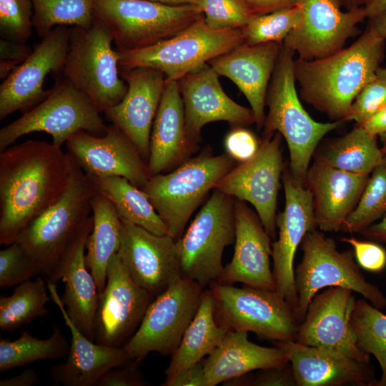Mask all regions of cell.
I'll list each match as a JSON object with an SVG mask.
<instances>
[{"mask_svg":"<svg viewBox=\"0 0 386 386\" xmlns=\"http://www.w3.org/2000/svg\"><path fill=\"white\" fill-rule=\"evenodd\" d=\"M236 162L227 153L214 156L207 148L168 173L149 177L142 190L168 234L175 240L183 234L192 213Z\"/></svg>","mask_w":386,"mask_h":386,"instance_id":"cell-5","label":"cell"},{"mask_svg":"<svg viewBox=\"0 0 386 386\" xmlns=\"http://www.w3.org/2000/svg\"><path fill=\"white\" fill-rule=\"evenodd\" d=\"M385 47L386 39L369 24L349 47L322 59H295L300 97L333 122H345L357 95L375 78Z\"/></svg>","mask_w":386,"mask_h":386,"instance_id":"cell-2","label":"cell"},{"mask_svg":"<svg viewBox=\"0 0 386 386\" xmlns=\"http://www.w3.org/2000/svg\"><path fill=\"white\" fill-rule=\"evenodd\" d=\"M279 132L260 140L254 157L236 165L216 185V189L251 204L272 239H276V211L284 170Z\"/></svg>","mask_w":386,"mask_h":386,"instance_id":"cell-14","label":"cell"},{"mask_svg":"<svg viewBox=\"0 0 386 386\" xmlns=\"http://www.w3.org/2000/svg\"><path fill=\"white\" fill-rule=\"evenodd\" d=\"M96 191L114 204L122 222L139 226L157 235L168 234L164 222L141 189L123 177H89Z\"/></svg>","mask_w":386,"mask_h":386,"instance_id":"cell-35","label":"cell"},{"mask_svg":"<svg viewBox=\"0 0 386 386\" xmlns=\"http://www.w3.org/2000/svg\"><path fill=\"white\" fill-rule=\"evenodd\" d=\"M378 222H374L360 234L374 242L386 243V213Z\"/></svg>","mask_w":386,"mask_h":386,"instance_id":"cell-55","label":"cell"},{"mask_svg":"<svg viewBox=\"0 0 386 386\" xmlns=\"http://www.w3.org/2000/svg\"><path fill=\"white\" fill-rule=\"evenodd\" d=\"M209 287L219 325L274 341H295L300 323L292 307L275 290L237 287L216 281Z\"/></svg>","mask_w":386,"mask_h":386,"instance_id":"cell-12","label":"cell"},{"mask_svg":"<svg viewBox=\"0 0 386 386\" xmlns=\"http://www.w3.org/2000/svg\"><path fill=\"white\" fill-rule=\"evenodd\" d=\"M204 289L197 282L180 277L157 296L123 347L130 359L142 360L152 352L172 356L197 313Z\"/></svg>","mask_w":386,"mask_h":386,"instance_id":"cell-13","label":"cell"},{"mask_svg":"<svg viewBox=\"0 0 386 386\" xmlns=\"http://www.w3.org/2000/svg\"><path fill=\"white\" fill-rule=\"evenodd\" d=\"M289 362L281 348L258 345L249 340L248 332L241 330L228 331L219 346L203 360L207 386Z\"/></svg>","mask_w":386,"mask_h":386,"instance_id":"cell-31","label":"cell"},{"mask_svg":"<svg viewBox=\"0 0 386 386\" xmlns=\"http://www.w3.org/2000/svg\"><path fill=\"white\" fill-rule=\"evenodd\" d=\"M112 43L109 28L98 18L89 27H70L62 74L100 113L118 104L128 89L120 75L119 52Z\"/></svg>","mask_w":386,"mask_h":386,"instance_id":"cell-6","label":"cell"},{"mask_svg":"<svg viewBox=\"0 0 386 386\" xmlns=\"http://www.w3.org/2000/svg\"><path fill=\"white\" fill-rule=\"evenodd\" d=\"M33 26L43 38L54 27L90 26L94 19V0H31Z\"/></svg>","mask_w":386,"mask_h":386,"instance_id":"cell-38","label":"cell"},{"mask_svg":"<svg viewBox=\"0 0 386 386\" xmlns=\"http://www.w3.org/2000/svg\"><path fill=\"white\" fill-rule=\"evenodd\" d=\"M142 360L130 359L126 363L107 371L96 386H144L147 385L139 363Z\"/></svg>","mask_w":386,"mask_h":386,"instance_id":"cell-48","label":"cell"},{"mask_svg":"<svg viewBox=\"0 0 386 386\" xmlns=\"http://www.w3.org/2000/svg\"><path fill=\"white\" fill-rule=\"evenodd\" d=\"M66 144L68 153L89 177H123L141 189L150 177L148 164L137 147L112 124L100 137L79 131Z\"/></svg>","mask_w":386,"mask_h":386,"instance_id":"cell-20","label":"cell"},{"mask_svg":"<svg viewBox=\"0 0 386 386\" xmlns=\"http://www.w3.org/2000/svg\"><path fill=\"white\" fill-rule=\"evenodd\" d=\"M69 30L64 25L54 27L29 56L4 79L0 85L1 120L17 110H30L49 94L51 89H44V79L50 73L63 74Z\"/></svg>","mask_w":386,"mask_h":386,"instance_id":"cell-19","label":"cell"},{"mask_svg":"<svg viewBox=\"0 0 386 386\" xmlns=\"http://www.w3.org/2000/svg\"><path fill=\"white\" fill-rule=\"evenodd\" d=\"M91 204L94 224L85 261L101 293L106 286L109 261L120 248L122 220L112 202L101 193L94 194Z\"/></svg>","mask_w":386,"mask_h":386,"instance_id":"cell-33","label":"cell"},{"mask_svg":"<svg viewBox=\"0 0 386 386\" xmlns=\"http://www.w3.org/2000/svg\"><path fill=\"white\" fill-rule=\"evenodd\" d=\"M94 224L91 215L84 227L68 247L49 280L64 283L61 300L77 328L94 341V322L99 300L96 281L88 269L84 249Z\"/></svg>","mask_w":386,"mask_h":386,"instance_id":"cell-28","label":"cell"},{"mask_svg":"<svg viewBox=\"0 0 386 386\" xmlns=\"http://www.w3.org/2000/svg\"><path fill=\"white\" fill-rule=\"evenodd\" d=\"M107 128L91 100L63 76L44 100L0 129V152L35 132L50 134L61 147L79 131L103 135Z\"/></svg>","mask_w":386,"mask_h":386,"instance_id":"cell-10","label":"cell"},{"mask_svg":"<svg viewBox=\"0 0 386 386\" xmlns=\"http://www.w3.org/2000/svg\"><path fill=\"white\" fill-rule=\"evenodd\" d=\"M155 298L130 277L118 253L107 268L104 290L99 295L94 322V341L123 347L139 327Z\"/></svg>","mask_w":386,"mask_h":386,"instance_id":"cell-16","label":"cell"},{"mask_svg":"<svg viewBox=\"0 0 386 386\" xmlns=\"http://www.w3.org/2000/svg\"><path fill=\"white\" fill-rule=\"evenodd\" d=\"M342 4V6L345 10H351L353 9L363 6L365 0H339Z\"/></svg>","mask_w":386,"mask_h":386,"instance_id":"cell-59","label":"cell"},{"mask_svg":"<svg viewBox=\"0 0 386 386\" xmlns=\"http://www.w3.org/2000/svg\"><path fill=\"white\" fill-rule=\"evenodd\" d=\"M46 280L51 300L71 335L67 359L50 369L51 377L56 383L64 386H96L107 371L126 363L130 357L123 347L99 344L85 336L68 315L56 283Z\"/></svg>","mask_w":386,"mask_h":386,"instance_id":"cell-27","label":"cell"},{"mask_svg":"<svg viewBox=\"0 0 386 386\" xmlns=\"http://www.w3.org/2000/svg\"><path fill=\"white\" fill-rule=\"evenodd\" d=\"M386 213V154L372 172L355 209L346 219L341 231L360 233Z\"/></svg>","mask_w":386,"mask_h":386,"instance_id":"cell-40","label":"cell"},{"mask_svg":"<svg viewBox=\"0 0 386 386\" xmlns=\"http://www.w3.org/2000/svg\"><path fill=\"white\" fill-rule=\"evenodd\" d=\"M219 77L206 63L177 81L187 135L197 144L200 142L202 128L208 123L224 121L232 127H247L255 124L251 108L243 107L228 96Z\"/></svg>","mask_w":386,"mask_h":386,"instance_id":"cell-22","label":"cell"},{"mask_svg":"<svg viewBox=\"0 0 386 386\" xmlns=\"http://www.w3.org/2000/svg\"><path fill=\"white\" fill-rule=\"evenodd\" d=\"M235 240L233 257L224 266L216 282L275 290L276 284L270 267L271 238L257 212L244 201L235 199Z\"/></svg>","mask_w":386,"mask_h":386,"instance_id":"cell-24","label":"cell"},{"mask_svg":"<svg viewBox=\"0 0 386 386\" xmlns=\"http://www.w3.org/2000/svg\"><path fill=\"white\" fill-rule=\"evenodd\" d=\"M295 53L282 45L266 94L265 116L261 139L279 132L285 139L290 154L289 169L295 179L306 187L311 159L322 139L343 122L314 120L301 104L294 74Z\"/></svg>","mask_w":386,"mask_h":386,"instance_id":"cell-3","label":"cell"},{"mask_svg":"<svg viewBox=\"0 0 386 386\" xmlns=\"http://www.w3.org/2000/svg\"><path fill=\"white\" fill-rule=\"evenodd\" d=\"M380 139L382 143V151L386 154V134L380 136Z\"/></svg>","mask_w":386,"mask_h":386,"instance_id":"cell-60","label":"cell"},{"mask_svg":"<svg viewBox=\"0 0 386 386\" xmlns=\"http://www.w3.org/2000/svg\"><path fill=\"white\" fill-rule=\"evenodd\" d=\"M42 277L29 279L14 288L9 296L0 297V329L12 332L49 314L46 305L51 299Z\"/></svg>","mask_w":386,"mask_h":386,"instance_id":"cell-37","label":"cell"},{"mask_svg":"<svg viewBox=\"0 0 386 386\" xmlns=\"http://www.w3.org/2000/svg\"><path fill=\"white\" fill-rule=\"evenodd\" d=\"M298 0H245L253 15L269 14L297 5Z\"/></svg>","mask_w":386,"mask_h":386,"instance_id":"cell-52","label":"cell"},{"mask_svg":"<svg viewBox=\"0 0 386 386\" xmlns=\"http://www.w3.org/2000/svg\"><path fill=\"white\" fill-rule=\"evenodd\" d=\"M33 50L26 44L4 39H0V61H6L19 66L24 61Z\"/></svg>","mask_w":386,"mask_h":386,"instance_id":"cell-51","label":"cell"},{"mask_svg":"<svg viewBox=\"0 0 386 386\" xmlns=\"http://www.w3.org/2000/svg\"><path fill=\"white\" fill-rule=\"evenodd\" d=\"M324 232H307L301 243L302 258L295 271L297 306L294 312L300 324L313 297L322 288L342 287L360 294L374 307L386 308V297L367 282L356 264L353 250H338L332 238Z\"/></svg>","mask_w":386,"mask_h":386,"instance_id":"cell-7","label":"cell"},{"mask_svg":"<svg viewBox=\"0 0 386 386\" xmlns=\"http://www.w3.org/2000/svg\"><path fill=\"white\" fill-rule=\"evenodd\" d=\"M282 181L285 205L284 210L276 217L279 237L272 244V272L276 292L292 307L295 312L297 306V293L294 258L305 234L317 229V225L310 189L299 184L289 169L283 170Z\"/></svg>","mask_w":386,"mask_h":386,"instance_id":"cell-18","label":"cell"},{"mask_svg":"<svg viewBox=\"0 0 386 386\" xmlns=\"http://www.w3.org/2000/svg\"><path fill=\"white\" fill-rule=\"evenodd\" d=\"M370 24L382 38L386 39V10L370 19Z\"/></svg>","mask_w":386,"mask_h":386,"instance_id":"cell-57","label":"cell"},{"mask_svg":"<svg viewBox=\"0 0 386 386\" xmlns=\"http://www.w3.org/2000/svg\"><path fill=\"white\" fill-rule=\"evenodd\" d=\"M287 355L297 386L376 385L369 362L293 340L275 341Z\"/></svg>","mask_w":386,"mask_h":386,"instance_id":"cell-26","label":"cell"},{"mask_svg":"<svg viewBox=\"0 0 386 386\" xmlns=\"http://www.w3.org/2000/svg\"><path fill=\"white\" fill-rule=\"evenodd\" d=\"M164 386H207L203 360L183 368L174 377L165 380Z\"/></svg>","mask_w":386,"mask_h":386,"instance_id":"cell-50","label":"cell"},{"mask_svg":"<svg viewBox=\"0 0 386 386\" xmlns=\"http://www.w3.org/2000/svg\"><path fill=\"white\" fill-rule=\"evenodd\" d=\"M33 14L31 0H0L1 39L26 44L34 27Z\"/></svg>","mask_w":386,"mask_h":386,"instance_id":"cell-43","label":"cell"},{"mask_svg":"<svg viewBox=\"0 0 386 386\" xmlns=\"http://www.w3.org/2000/svg\"><path fill=\"white\" fill-rule=\"evenodd\" d=\"M39 382V374L33 369H26L15 376L1 379L0 386H32Z\"/></svg>","mask_w":386,"mask_h":386,"instance_id":"cell-54","label":"cell"},{"mask_svg":"<svg viewBox=\"0 0 386 386\" xmlns=\"http://www.w3.org/2000/svg\"><path fill=\"white\" fill-rule=\"evenodd\" d=\"M386 104V68L380 67L375 78L368 82L355 97L345 122L355 121L362 124L379 109Z\"/></svg>","mask_w":386,"mask_h":386,"instance_id":"cell-45","label":"cell"},{"mask_svg":"<svg viewBox=\"0 0 386 386\" xmlns=\"http://www.w3.org/2000/svg\"><path fill=\"white\" fill-rule=\"evenodd\" d=\"M301 16L283 45L302 60L329 56L344 48L346 41L361 33L357 24L366 18L363 6L342 10L339 0H298Z\"/></svg>","mask_w":386,"mask_h":386,"instance_id":"cell-15","label":"cell"},{"mask_svg":"<svg viewBox=\"0 0 386 386\" xmlns=\"http://www.w3.org/2000/svg\"><path fill=\"white\" fill-rule=\"evenodd\" d=\"M118 254L132 279L155 297L182 277L176 240L122 221Z\"/></svg>","mask_w":386,"mask_h":386,"instance_id":"cell-21","label":"cell"},{"mask_svg":"<svg viewBox=\"0 0 386 386\" xmlns=\"http://www.w3.org/2000/svg\"><path fill=\"white\" fill-rule=\"evenodd\" d=\"M342 242L350 244L357 264L364 269L380 272L386 267V249L379 244L361 241L355 237H342Z\"/></svg>","mask_w":386,"mask_h":386,"instance_id":"cell-47","label":"cell"},{"mask_svg":"<svg viewBox=\"0 0 386 386\" xmlns=\"http://www.w3.org/2000/svg\"><path fill=\"white\" fill-rule=\"evenodd\" d=\"M196 5L172 6L149 0H94V16L109 28L119 52L142 49L173 37L203 16Z\"/></svg>","mask_w":386,"mask_h":386,"instance_id":"cell-8","label":"cell"},{"mask_svg":"<svg viewBox=\"0 0 386 386\" xmlns=\"http://www.w3.org/2000/svg\"><path fill=\"white\" fill-rule=\"evenodd\" d=\"M313 157L315 161L340 170L370 175L382 162L385 154L376 137L356 124L345 135L330 139Z\"/></svg>","mask_w":386,"mask_h":386,"instance_id":"cell-34","label":"cell"},{"mask_svg":"<svg viewBox=\"0 0 386 386\" xmlns=\"http://www.w3.org/2000/svg\"><path fill=\"white\" fill-rule=\"evenodd\" d=\"M225 153L237 162L249 161L257 153L260 142L244 127H232L224 141Z\"/></svg>","mask_w":386,"mask_h":386,"instance_id":"cell-46","label":"cell"},{"mask_svg":"<svg viewBox=\"0 0 386 386\" xmlns=\"http://www.w3.org/2000/svg\"><path fill=\"white\" fill-rule=\"evenodd\" d=\"M244 43L241 29L215 30L204 15L181 33L142 49L119 52V71L149 67L162 71L167 81L182 77Z\"/></svg>","mask_w":386,"mask_h":386,"instance_id":"cell-9","label":"cell"},{"mask_svg":"<svg viewBox=\"0 0 386 386\" xmlns=\"http://www.w3.org/2000/svg\"><path fill=\"white\" fill-rule=\"evenodd\" d=\"M355 301L354 292L346 287H330L317 293L299 325L295 341L369 362L370 355L359 346L352 323Z\"/></svg>","mask_w":386,"mask_h":386,"instance_id":"cell-17","label":"cell"},{"mask_svg":"<svg viewBox=\"0 0 386 386\" xmlns=\"http://www.w3.org/2000/svg\"><path fill=\"white\" fill-rule=\"evenodd\" d=\"M363 8L367 18H374L386 10V0H365Z\"/></svg>","mask_w":386,"mask_h":386,"instance_id":"cell-56","label":"cell"},{"mask_svg":"<svg viewBox=\"0 0 386 386\" xmlns=\"http://www.w3.org/2000/svg\"><path fill=\"white\" fill-rule=\"evenodd\" d=\"M37 274V265L16 242L0 251V287L16 286Z\"/></svg>","mask_w":386,"mask_h":386,"instance_id":"cell-44","label":"cell"},{"mask_svg":"<svg viewBox=\"0 0 386 386\" xmlns=\"http://www.w3.org/2000/svg\"><path fill=\"white\" fill-rule=\"evenodd\" d=\"M235 199L214 189L185 233L176 240L182 276L204 288L223 272L222 254L235 240Z\"/></svg>","mask_w":386,"mask_h":386,"instance_id":"cell-11","label":"cell"},{"mask_svg":"<svg viewBox=\"0 0 386 386\" xmlns=\"http://www.w3.org/2000/svg\"><path fill=\"white\" fill-rule=\"evenodd\" d=\"M352 323L358 345L375 357L382 371L377 386H386V315L363 299L356 300Z\"/></svg>","mask_w":386,"mask_h":386,"instance_id":"cell-39","label":"cell"},{"mask_svg":"<svg viewBox=\"0 0 386 386\" xmlns=\"http://www.w3.org/2000/svg\"><path fill=\"white\" fill-rule=\"evenodd\" d=\"M228 330L215 320L214 300L210 290H204L195 316L164 371L166 380L183 368L202 361L219 346Z\"/></svg>","mask_w":386,"mask_h":386,"instance_id":"cell-32","label":"cell"},{"mask_svg":"<svg viewBox=\"0 0 386 386\" xmlns=\"http://www.w3.org/2000/svg\"><path fill=\"white\" fill-rule=\"evenodd\" d=\"M206 24L215 30L242 29L251 16L245 0H199Z\"/></svg>","mask_w":386,"mask_h":386,"instance_id":"cell-42","label":"cell"},{"mask_svg":"<svg viewBox=\"0 0 386 386\" xmlns=\"http://www.w3.org/2000/svg\"><path fill=\"white\" fill-rule=\"evenodd\" d=\"M71 155L53 143L28 140L0 152V244L9 245L63 194Z\"/></svg>","mask_w":386,"mask_h":386,"instance_id":"cell-1","label":"cell"},{"mask_svg":"<svg viewBox=\"0 0 386 386\" xmlns=\"http://www.w3.org/2000/svg\"><path fill=\"white\" fill-rule=\"evenodd\" d=\"M361 126L368 134L375 137L386 134V104L379 109Z\"/></svg>","mask_w":386,"mask_h":386,"instance_id":"cell-53","label":"cell"},{"mask_svg":"<svg viewBox=\"0 0 386 386\" xmlns=\"http://www.w3.org/2000/svg\"><path fill=\"white\" fill-rule=\"evenodd\" d=\"M301 16L298 5L269 14L252 15L241 29L244 43L254 45L266 42L283 44L290 31L297 25Z\"/></svg>","mask_w":386,"mask_h":386,"instance_id":"cell-41","label":"cell"},{"mask_svg":"<svg viewBox=\"0 0 386 386\" xmlns=\"http://www.w3.org/2000/svg\"><path fill=\"white\" fill-rule=\"evenodd\" d=\"M370 175L357 174L315 161L309 167L306 187L312 197L317 228L338 232L357 205Z\"/></svg>","mask_w":386,"mask_h":386,"instance_id":"cell-29","label":"cell"},{"mask_svg":"<svg viewBox=\"0 0 386 386\" xmlns=\"http://www.w3.org/2000/svg\"><path fill=\"white\" fill-rule=\"evenodd\" d=\"M199 148L188 137L177 81H167L150 135V177L166 173L191 158Z\"/></svg>","mask_w":386,"mask_h":386,"instance_id":"cell-30","label":"cell"},{"mask_svg":"<svg viewBox=\"0 0 386 386\" xmlns=\"http://www.w3.org/2000/svg\"><path fill=\"white\" fill-rule=\"evenodd\" d=\"M96 192L91 179L71 156L69 182L63 194L32 220L15 241L34 261L40 274L51 276L91 216L92 199Z\"/></svg>","mask_w":386,"mask_h":386,"instance_id":"cell-4","label":"cell"},{"mask_svg":"<svg viewBox=\"0 0 386 386\" xmlns=\"http://www.w3.org/2000/svg\"><path fill=\"white\" fill-rule=\"evenodd\" d=\"M282 45L243 43L208 61L219 76L229 79L244 95L258 129L264 126L266 94Z\"/></svg>","mask_w":386,"mask_h":386,"instance_id":"cell-25","label":"cell"},{"mask_svg":"<svg viewBox=\"0 0 386 386\" xmlns=\"http://www.w3.org/2000/svg\"><path fill=\"white\" fill-rule=\"evenodd\" d=\"M69 348L70 345L56 325L46 339L36 338L27 331H22L13 341L1 338L0 372H5L36 361L63 358L68 355Z\"/></svg>","mask_w":386,"mask_h":386,"instance_id":"cell-36","label":"cell"},{"mask_svg":"<svg viewBox=\"0 0 386 386\" xmlns=\"http://www.w3.org/2000/svg\"><path fill=\"white\" fill-rule=\"evenodd\" d=\"M167 5L179 6V5H196L197 6L199 0H149Z\"/></svg>","mask_w":386,"mask_h":386,"instance_id":"cell-58","label":"cell"},{"mask_svg":"<svg viewBox=\"0 0 386 386\" xmlns=\"http://www.w3.org/2000/svg\"><path fill=\"white\" fill-rule=\"evenodd\" d=\"M127 91L116 105L104 114L108 121L122 131L147 162L150 135L166 84L164 74L149 67L120 71Z\"/></svg>","mask_w":386,"mask_h":386,"instance_id":"cell-23","label":"cell"},{"mask_svg":"<svg viewBox=\"0 0 386 386\" xmlns=\"http://www.w3.org/2000/svg\"><path fill=\"white\" fill-rule=\"evenodd\" d=\"M290 363V362H289ZM259 370L251 382L255 386H297L290 364Z\"/></svg>","mask_w":386,"mask_h":386,"instance_id":"cell-49","label":"cell"}]
</instances>
